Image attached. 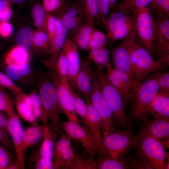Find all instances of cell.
<instances>
[{"instance_id":"obj_1","label":"cell","mask_w":169,"mask_h":169,"mask_svg":"<svg viewBox=\"0 0 169 169\" xmlns=\"http://www.w3.org/2000/svg\"><path fill=\"white\" fill-rule=\"evenodd\" d=\"M159 91L158 84L152 76L141 83L133 92L127 116L128 129L133 131L134 123L145 122L148 119V106Z\"/></svg>"},{"instance_id":"obj_2","label":"cell","mask_w":169,"mask_h":169,"mask_svg":"<svg viewBox=\"0 0 169 169\" xmlns=\"http://www.w3.org/2000/svg\"><path fill=\"white\" fill-rule=\"evenodd\" d=\"M130 57L134 84L133 92L148 74L162 69L166 65L161 60L154 59L136 39L131 47Z\"/></svg>"},{"instance_id":"obj_3","label":"cell","mask_w":169,"mask_h":169,"mask_svg":"<svg viewBox=\"0 0 169 169\" xmlns=\"http://www.w3.org/2000/svg\"><path fill=\"white\" fill-rule=\"evenodd\" d=\"M136 144V133L132 130L104 131L102 132L101 146L98 155L125 158L131 148H134Z\"/></svg>"},{"instance_id":"obj_4","label":"cell","mask_w":169,"mask_h":169,"mask_svg":"<svg viewBox=\"0 0 169 169\" xmlns=\"http://www.w3.org/2000/svg\"><path fill=\"white\" fill-rule=\"evenodd\" d=\"M39 93L47 118L49 120V128L59 135L63 131L60 115L62 113L58 101L56 87L54 77L45 76L41 81Z\"/></svg>"},{"instance_id":"obj_5","label":"cell","mask_w":169,"mask_h":169,"mask_svg":"<svg viewBox=\"0 0 169 169\" xmlns=\"http://www.w3.org/2000/svg\"><path fill=\"white\" fill-rule=\"evenodd\" d=\"M95 72L101 91L111 109L119 126L123 129H128L127 115L125 108V100L108 81L104 69L97 68Z\"/></svg>"},{"instance_id":"obj_6","label":"cell","mask_w":169,"mask_h":169,"mask_svg":"<svg viewBox=\"0 0 169 169\" xmlns=\"http://www.w3.org/2000/svg\"><path fill=\"white\" fill-rule=\"evenodd\" d=\"M136 28L137 40L151 54H155V23L148 6L138 11Z\"/></svg>"},{"instance_id":"obj_7","label":"cell","mask_w":169,"mask_h":169,"mask_svg":"<svg viewBox=\"0 0 169 169\" xmlns=\"http://www.w3.org/2000/svg\"><path fill=\"white\" fill-rule=\"evenodd\" d=\"M61 126L63 131L71 139L80 143L89 158L94 159V157L99 154L100 148L88 128L69 120L62 121Z\"/></svg>"},{"instance_id":"obj_8","label":"cell","mask_w":169,"mask_h":169,"mask_svg":"<svg viewBox=\"0 0 169 169\" xmlns=\"http://www.w3.org/2000/svg\"><path fill=\"white\" fill-rule=\"evenodd\" d=\"M134 148L145 158L153 169H166V152L157 140L144 137L137 143Z\"/></svg>"},{"instance_id":"obj_9","label":"cell","mask_w":169,"mask_h":169,"mask_svg":"<svg viewBox=\"0 0 169 169\" xmlns=\"http://www.w3.org/2000/svg\"><path fill=\"white\" fill-rule=\"evenodd\" d=\"M56 87L58 103L62 113L68 120L79 123L76 112L74 90L67 79L59 78L53 75Z\"/></svg>"},{"instance_id":"obj_10","label":"cell","mask_w":169,"mask_h":169,"mask_svg":"<svg viewBox=\"0 0 169 169\" xmlns=\"http://www.w3.org/2000/svg\"><path fill=\"white\" fill-rule=\"evenodd\" d=\"M155 54L166 65L169 64V17L156 13Z\"/></svg>"},{"instance_id":"obj_11","label":"cell","mask_w":169,"mask_h":169,"mask_svg":"<svg viewBox=\"0 0 169 169\" xmlns=\"http://www.w3.org/2000/svg\"><path fill=\"white\" fill-rule=\"evenodd\" d=\"M92 103L103 120L108 131L116 130L119 126L111 109L104 95L97 79L95 71L92 81L90 97Z\"/></svg>"},{"instance_id":"obj_12","label":"cell","mask_w":169,"mask_h":169,"mask_svg":"<svg viewBox=\"0 0 169 169\" xmlns=\"http://www.w3.org/2000/svg\"><path fill=\"white\" fill-rule=\"evenodd\" d=\"M136 29L130 35L122 40L120 43L113 48L110 52L112 66L126 73L132 81L130 50L131 46L136 40Z\"/></svg>"},{"instance_id":"obj_13","label":"cell","mask_w":169,"mask_h":169,"mask_svg":"<svg viewBox=\"0 0 169 169\" xmlns=\"http://www.w3.org/2000/svg\"><path fill=\"white\" fill-rule=\"evenodd\" d=\"M136 133V145L140 140L146 137L154 138L160 142L168 140L169 118L153 117L150 120L147 119L141 129Z\"/></svg>"},{"instance_id":"obj_14","label":"cell","mask_w":169,"mask_h":169,"mask_svg":"<svg viewBox=\"0 0 169 169\" xmlns=\"http://www.w3.org/2000/svg\"><path fill=\"white\" fill-rule=\"evenodd\" d=\"M7 131L10 136L15 150L16 158L25 168L23 129L18 116L14 112L8 116Z\"/></svg>"},{"instance_id":"obj_15","label":"cell","mask_w":169,"mask_h":169,"mask_svg":"<svg viewBox=\"0 0 169 169\" xmlns=\"http://www.w3.org/2000/svg\"><path fill=\"white\" fill-rule=\"evenodd\" d=\"M105 74L109 82L120 92L125 101L130 99L133 82L125 72L112 66L106 69Z\"/></svg>"},{"instance_id":"obj_16","label":"cell","mask_w":169,"mask_h":169,"mask_svg":"<svg viewBox=\"0 0 169 169\" xmlns=\"http://www.w3.org/2000/svg\"><path fill=\"white\" fill-rule=\"evenodd\" d=\"M60 17L68 33L73 34L86 22L81 2L67 6Z\"/></svg>"},{"instance_id":"obj_17","label":"cell","mask_w":169,"mask_h":169,"mask_svg":"<svg viewBox=\"0 0 169 169\" xmlns=\"http://www.w3.org/2000/svg\"><path fill=\"white\" fill-rule=\"evenodd\" d=\"M95 72L89 61H81L80 69L73 88L86 101L90 100L92 78Z\"/></svg>"},{"instance_id":"obj_18","label":"cell","mask_w":169,"mask_h":169,"mask_svg":"<svg viewBox=\"0 0 169 169\" xmlns=\"http://www.w3.org/2000/svg\"><path fill=\"white\" fill-rule=\"evenodd\" d=\"M62 50L66 56L68 63L67 80L73 88L80 69L81 62L78 48L72 40L67 37Z\"/></svg>"},{"instance_id":"obj_19","label":"cell","mask_w":169,"mask_h":169,"mask_svg":"<svg viewBox=\"0 0 169 169\" xmlns=\"http://www.w3.org/2000/svg\"><path fill=\"white\" fill-rule=\"evenodd\" d=\"M86 102L88 105V116L87 121L84 124L89 129L100 151L102 132L103 131L108 130L103 120L90 100L87 101Z\"/></svg>"},{"instance_id":"obj_20","label":"cell","mask_w":169,"mask_h":169,"mask_svg":"<svg viewBox=\"0 0 169 169\" xmlns=\"http://www.w3.org/2000/svg\"><path fill=\"white\" fill-rule=\"evenodd\" d=\"M147 112L153 118H169V93L159 92L149 105Z\"/></svg>"},{"instance_id":"obj_21","label":"cell","mask_w":169,"mask_h":169,"mask_svg":"<svg viewBox=\"0 0 169 169\" xmlns=\"http://www.w3.org/2000/svg\"><path fill=\"white\" fill-rule=\"evenodd\" d=\"M68 32L60 18H58L57 28L51 42L50 43V59L49 65L51 67L55 62L65 43Z\"/></svg>"},{"instance_id":"obj_22","label":"cell","mask_w":169,"mask_h":169,"mask_svg":"<svg viewBox=\"0 0 169 169\" xmlns=\"http://www.w3.org/2000/svg\"><path fill=\"white\" fill-rule=\"evenodd\" d=\"M44 124L43 141L39 151V154L41 157L53 161L54 145L58 135L51 130L48 123Z\"/></svg>"},{"instance_id":"obj_23","label":"cell","mask_w":169,"mask_h":169,"mask_svg":"<svg viewBox=\"0 0 169 169\" xmlns=\"http://www.w3.org/2000/svg\"><path fill=\"white\" fill-rule=\"evenodd\" d=\"M137 13L128 11H115L108 16L104 23L107 35L119 28Z\"/></svg>"},{"instance_id":"obj_24","label":"cell","mask_w":169,"mask_h":169,"mask_svg":"<svg viewBox=\"0 0 169 169\" xmlns=\"http://www.w3.org/2000/svg\"><path fill=\"white\" fill-rule=\"evenodd\" d=\"M93 24L86 21L73 35L71 39L77 48L88 50L93 30Z\"/></svg>"},{"instance_id":"obj_25","label":"cell","mask_w":169,"mask_h":169,"mask_svg":"<svg viewBox=\"0 0 169 169\" xmlns=\"http://www.w3.org/2000/svg\"><path fill=\"white\" fill-rule=\"evenodd\" d=\"M93 169H130L125 158H114L110 156H98V159L94 161Z\"/></svg>"},{"instance_id":"obj_26","label":"cell","mask_w":169,"mask_h":169,"mask_svg":"<svg viewBox=\"0 0 169 169\" xmlns=\"http://www.w3.org/2000/svg\"><path fill=\"white\" fill-rule=\"evenodd\" d=\"M44 124L31 125L23 132V146L26 151L27 149L43 140L44 134Z\"/></svg>"},{"instance_id":"obj_27","label":"cell","mask_w":169,"mask_h":169,"mask_svg":"<svg viewBox=\"0 0 169 169\" xmlns=\"http://www.w3.org/2000/svg\"><path fill=\"white\" fill-rule=\"evenodd\" d=\"M29 55L28 51L16 45L7 53L4 57V62L5 65H20L29 63Z\"/></svg>"},{"instance_id":"obj_28","label":"cell","mask_w":169,"mask_h":169,"mask_svg":"<svg viewBox=\"0 0 169 169\" xmlns=\"http://www.w3.org/2000/svg\"><path fill=\"white\" fill-rule=\"evenodd\" d=\"M89 50V59L94 62L97 69H104L112 66L110 53L106 47L94 48Z\"/></svg>"},{"instance_id":"obj_29","label":"cell","mask_w":169,"mask_h":169,"mask_svg":"<svg viewBox=\"0 0 169 169\" xmlns=\"http://www.w3.org/2000/svg\"><path fill=\"white\" fill-rule=\"evenodd\" d=\"M32 47L38 54L44 55L49 54V41L47 33L38 30L33 31Z\"/></svg>"},{"instance_id":"obj_30","label":"cell","mask_w":169,"mask_h":169,"mask_svg":"<svg viewBox=\"0 0 169 169\" xmlns=\"http://www.w3.org/2000/svg\"><path fill=\"white\" fill-rule=\"evenodd\" d=\"M32 67L29 63L20 65H6L5 71L13 81H19L28 76L31 73Z\"/></svg>"},{"instance_id":"obj_31","label":"cell","mask_w":169,"mask_h":169,"mask_svg":"<svg viewBox=\"0 0 169 169\" xmlns=\"http://www.w3.org/2000/svg\"><path fill=\"white\" fill-rule=\"evenodd\" d=\"M137 13L116 30L107 36L114 41L122 40L130 35L135 29Z\"/></svg>"},{"instance_id":"obj_32","label":"cell","mask_w":169,"mask_h":169,"mask_svg":"<svg viewBox=\"0 0 169 169\" xmlns=\"http://www.w3.org/2000/svg\"><path fill=\"white\" fill-rule=\"evenodd\" d=\"M153 0H123L116 4L113 8L115 11H128L137 12L148 7Z\"/></svg>"},{"instance_id":"obj_33","label":"cell","mask_w":169,"mask_h":169,"mask_svg":"<svg viewBox=\"0 0 169 169\" xmlns=\"http://www.w3.org/2000/svg\"><path fill=\"white\" fill-rule=\"evenodd\" d=\"M14 103L19 116L23 121L31 125L38 124L31 109L24 103L15 98Z\"/></svg>"},{"instance_id":"obj_34","label":"cell","mask_w":169,"mask_h":169,"mask_svg":"<svg viewBox=\"0 0 169 169\" xmlns=\"http://www.w3.org/2000/svg\"><path fill=\"white\" fill-rule=\"evenodd\" d=\"M76 154L71 146L62 152L53 161L55 169H72Z\"/></svg>"},{"instance_id":"obj_35","label":"cell","mask_w":169,"mask_h":169,"mask_svg":"<svg viewBox=\"0 0 169 169\" xmlns=\"http://www.w3.org/2000/svg\"><path fill=\"white\" fill-rule=\"evenodd\" d=\"M31 13L33 23L37 30L46 32L47 14L42 5L39 3L34 5L32 8Z\"/></svg>"},{"instance_id":"obj_36","label":"cell","mask_w":169,"mask_h":169,"mask_svg":"<svg viewBox=\"0 0 169 169\" xmlns=\"http://www.w3.org/2000/svg\"><path fill=\"white\" fill-rule=\"evenodd\" d=\"M33 33V31L28 27H24L20 29L15 38L17 45L28 51L32 47Z\"/></svg>"},{"instance_id":"obj_37","label":"cell","mask_w":169,"mask_h":169,"mask_svg":"<svg viewBox=\"0 0 169 169\" xmlns=\"http://www.w3.org/2000/svg\"><path fill=\"white\" fill-rule=\"evenodd\" d=\"M54 69L53 74L62 79H67L68 76V64L66 56L61 50L54 64L51 66Z\"/></svg>"},{"instance_id":"obj_38","label":"cell","mask_w":169,"mask_h":169,"mask_svg":"<svg viewBox=\"0 0 169 169\" xmlns=\"http://www.w3.org/2000/svg\"><path fill=\"white\" fill-rule=\"evenodd\" d=\"M86 21L93 24L99 18V10L97 0H82L81 2Z\"/></svg>"},{"instance_id":"obj_39","label":"cell","mask_w":169,"mask_h":169,"mask_svg":"<svg viewBox=\"0 0 169 169\" xmlns=\"http://www.w3.org/2000/svg\"><path fill=\"white\" fill-rule=\"evenodd\" d=\"M71 146V139L64 132H63L56 141L54 146L53 159L56 160L61 153Z\"/></svg>"},{"instance_id":"obj_40","label":"cell","mask_w":169,"mask_h":169,"mask_svg":"<svg viewBox=\"0 0 169 169\" xmlns=\"http://www.w3.org/2000/svg\"><path fill=\"white\" fill-rule=\"evenodd\" d=\"M130 168L152 169L153 168L148 161L140 153L136 151L134 156H130L127 161Z\"/></svg>"},{"instance_id":"obj_41","label":"cell","mask_w":169,"mask_h":169,"mask_svg":"<svg viewBox=\"0 0 169 169\" xmlns=\"http://www.w3.org/2000/svg\"><path fill=\"white\" fill-rule=\"evenodd\" d=\"M108 38L106 34L94 28L91 36L88 50L94 48L106 47Z\"/></svg>"},{"instance_id":"obj_42","label":"cell","mask_w":169,"mask_h":169,"mask_svg":"<svg viewBox=\"0 0 169 169\" xmlns=\"http://www.w3.org/2000/svg\"><path fill=\"white\" fill-rule=\"evenodd\" d=\"M30 161L31 166L35 169H55L53 161H47L40 157L39 151L33 152Z\"/></svg>"},{"instance_id":"obj_43","label":"cell","mask_w":169,"mask_h":169,"mask_svg":"<svg viewBox=\"0 0 169 169\" xmlns=\"http://www.w3.org/2000/svg\"><path fill=\"white\" fill-rule=\"evenodd\" d=\"M0 111L8 116L14 112L13 103L4 88L0 87Z\"/></svg>"},{"instance_id":"obj_44","label":"cell","mask_w":169,"mask_h":169,"mask_svg":"<svg viewBox=\"0 0 169 169\" xmlns=\"http://www.w3.org/2000/svg\"><path fill=\"white\" fill-rule=\"evenodd\" d=\"M75 100L76 112L77 115L81 118L84 124L87 120L88 105L86 102L81 98L78 94L74 92Z\"/></svg>"},{"instance_id":"obj_45","label":"cell","mask_w":169,"mask_h":169,"mask_svg":"<svg viewBox=\"0 0 169 169\" xmlns=\"http://www.w3.org/2000/svg\"><path fill=\"white\" fill-rule=\"evenodd\" d=\"M0 87L7 88L15 94L23 91L5 73L0 71Z\"/></svg>"},{"instance_id":"obj_46","label":"cell","mask_w":169,"mask_h":169,"mask_svg":"<svg viewBox=\"0 0 169 169\" xmlns=\"http://www.w3.org/2000/svg\"><path fill=\"white\" fill-rule=\"evenodd\" d=\"M158 71L155 72L152 76L158 84L159 91L169 93V72L162 73Z\"/></svg>"},{"instance_id":"obj_47","label":"cell","mask_w":169,"mask_h":169,"mask_svg":"<svg viewBox=\"0 0 169 169\" xmlns=\"http://www.w3.org/2000/svg\"><path fill=\"white\" fill-rule=\"evenodd\" d=\"M58 18L52 15L47 14L46 24V30L49 39V44L52 41L57 28Z\"/></svg>"},{"instance_id":"obj_48","label":"cell","mask_w":169,"mask_h":169,"mask_svg":"<svg viewBox=\"0 0 169 169\" xmlns=\"http://www.w3.org/2000/svg\"><path fill=\"white\" fill-rule=\"evenodd\" d=\"M149 5L156 13L169 17V0H153Z\"/></svg>"},{"instance_id":"obj_49","label":"cell","mask_w":169,"mask_h":169,"mask_svg":"<svg viewBox=\"0 0 169 169\" xmlns=\"http://www.w3.org/2000/svg\"><path fill=\"white\" fill-rule=\"evenodd\" d=\"M63 0H43L42 5L46 13L54 12L64 6Z\"/></svg>"},{"instance_id":"obj_50","label":"cell","mask_w":169,"mask_h":169,"mask_svg":"<svg viewBox=\"0 0 169 169\" xmlns=\"http://www.w3.org/2000/svg\"><path fill=\"white\" fill-rule=\"evenodd\" d=\"M13 158V155L0 144V169H6Z\"/></svg>"},{"instance_id":"obj_51","label":"cell","mask_w":169,"mask_h":169,"mask_svg":"<svg viewBox=\"0 0 169 169\" xmlns=\"http://www.w3.org/2000/svg\"><path fill=\"white\" fill-rule=\"evenodd\" d=\"M99 10V18L104 23L108 16L110 7V0H97Z\"/></svg>"},{"instance_id":"obj_52","label":"cell","mask_w":169,"mask_h":169,"mask_svg":"<svg viewBox=\"0 0 169 169\" xmlns=\"http://www.w3.org/2000/svg\"><path fill=\"white\" fill-rule=\"evenodd\" d=\"M8 133L6 130L0 126V144L7 150L12 151L14 147Z\"/></svg>"},{"instance_id":"obj_53","label":"cell","mask_w":169,"mask_h":169,"mask_svg":"<svg viewBox=\"0 0 169 169\" xmlns=\"http://www.w3.org/2000/svg\"><path fill=\"white\" fill-rule=\"evenodd\" d=\"M13 32L12 25L7 21H0V36L3 38L10 36Z\"/></svg>"},{"instance_id":"obj_54","label":"cell","mask_w":169,"mask_h":169,"mask_svg":"<svg viewBox=\"0 0 169 169\" xmlns=\"http://www.w3.org/2000/svg\"><path fill=\"white\" fill-rule=\"evenodd\" d=\"M29 95L31 100L32 107H43L41 99L39 93L33 91L31 92Z\"/></svg>"},{"instance_id":"obj_55","label":"cell","mask_w":169,"mask_h":169,"mask_svg":"<svg viewBox=\"0 0 169 169\" xmlns=\"http://www.w3.org/2000/svg\"><path fill=\"white\" fill-rule=\"evenodd\" d=\"M15 98L24 103L32 110V104L29 95L25 94L23 91H22L17 94Z\"/></svg>"},{"instance_id":"obj_56","label":"cell","mask_w":169,"mask_h":169,"mask_svg":"<svg viewBox=\"0 0 169 169\" xmlns=\"http://www.w3.org/2000/svg\"><path fill=\"white\" fill-rule=\"evenodd\" d=\"M23 169L22 166L17 158L12 160L6 169Z\"/></svg>"},{"instance_id":"obj_57","label":"cell","mask_w":169,"mask_h":169,"mask_svg":"<svg viewBox=\"0 0 169 169\" xmlns=\"http://www.w3.org/2000/svg\"><path fill=\"white\" fill-rule=\"evenodd\" d=\"M8 120V116L5 113L0 111V126L3 128L7 131Z\"/></svg>"},{"instance_id":"obj_58","label":"cell","mask_w":169,"mask_h":169,"mask_svg":"<svg viewBox=\"0 0 169 169\" xmlns=\"http://www.w3.org/2000/svg\"><path fill=\"white\" fill-rule=\"evenodd\" d=\"M10 6L9 0H0V14L7 8Z\"/></svg>"},{"instance_id":"obj_59","label":"cell","mask_w":169,"mask_h":169,"mask_svg":"<svg viewBox=\"0 0 169 169\" xmlns=\"http://www.w3.org/2000/svg\"><path fill=\"white\" fill-rule=\"evenodd\" d=\"M119 0H110V7L113 8Z\"/></svg>"},{"instance_id":"obj_60","label":"cell","mask_w":169,"mask_h":169,"mask_svg":"<svg viewBox=\"0 0 169 169\" xmlns=\"http://www.w3.org/2000/svg\"><path fill=\"white\" fill-rule=\"evenodd\" d=\"M13 2L17 4H21L23 3L25 0H10Z\"/></svg>"},{"instance_id":"obj_61","label":"cell","mask_w":169,"mask_h":169,"mask_svg":"<svg viewBox=\"0 0 169 169\" xmlns=\"http://www.w3.org/2000/svg\"><path fill=\"white\" fill-rule=\"evenodd\" d=\"M4 47V44L3 43H0V52Z\"/></svg>"}]
</instances>
